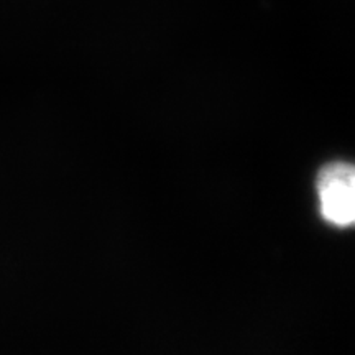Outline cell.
Returning <instances> with one entry per match:
<instances>
[{"instance_id":"cell-1","label":"cell","mask_w":355,"mask_h":355,"mask_svg":"<svg viewBox=\"0 0 355 355\" xmlns=\"http://www.w3.org/2000/svg\"><path fill=\"white\" fill-rule=\"evenodd\" d=\"M321 214L336 227H349L355 220V171L345 162L322 166L316 180Z\"/></svg>"}]
</instances>
